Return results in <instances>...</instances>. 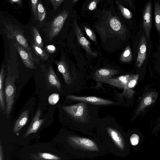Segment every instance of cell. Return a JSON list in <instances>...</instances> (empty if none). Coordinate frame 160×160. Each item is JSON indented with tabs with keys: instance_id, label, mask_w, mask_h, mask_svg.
I'll return each instance as SVG.
<instances>
[{
	"instance_id": "cell-28",
	"label": "cell",
	"mask_w": 160,
	"mask_h": 160,
	"mask_svg": "<svg viewBox=\"0 0 160 160\" xmlns=\"http://www.w3.org/2000/svg\"><path fill=\"white\" fill-rule=\"evenodd\" d=\"M39 2L38 0L31 1L33 14L35 20L38 19V7Z\"/></svg>"
},
{
	"instance_id": "cell-13",
	"label": "cell",
	"mask_w": 160,
	"mask_h": 160,
	"mask_svg": "<svg viewBox=\"0 0 160 160\" xmlns=\"http://www.w3.org/2000/svg\"><path fill=\"white\" fill-rule=\"evenodd\" d=\"M158 95V93L155 92H150L147 93L138 106L136 111V114H138L146 107L154 103L157 98Z\"/></svg>"
},
{
	"instance_id": "cell-7",
	"label": "cell",
	"mask_w": 160,
	"mask_h": 160,
	"mask_svg": "<svg viewBox=\"0 0 160 160\" xmlns=\"http://www.w3.org/2000/svg\"><path fill=\"white\" fill-rule=\"evenodd\" d=\"M73 27L75 35L79 43L88 54L94 56H97V52H93L92 51L90 47V42L83 36L76 20H74L73 22Z\"/></svg>"
},
{
	"instance_id": "cell-17",
	"label": "cell",
	"mask_w": 160,
	"mask_h": 160,
	"mask_svg": "<svg viewBox=\"0 0 160 160\" xmlns=\"http://www.w3.org/2000/svg\"><path fill=\"white\" fill-rule=\"evenodd\" d=\"M48 79L51 86L56 89L58 91L61 90L60 82L55 72L52 67L49 66L48 73Z\"/></svg>"
},
{
	"instance_id": "cell-26",
	"label": "cell",
	"mask_w": 160,
	"mask_h": 160,
	"mask_svg": "<svg viewBox=\"0 0 160 160\" xmlns=\"http://www.w3.org/2000/svg\"><path fill=\"white\" fill-rule=\"evenodd\" d=\"M38 155V158L41 160H59L60 159L58 156L48 153H40Z\"/></svg>"
},
{
	"instance_id": "cell-11",
	"label": "cell",
	"mask_w": 160,
	"mask_h": 160,
	"mask_svg": "<svg viewBox=\"0 0 160 160\" xmlns=\"http://www.w3.org/2000/svg\"><path fill=\"white\" fill-rule=\"evenodd\" d=\"M147 41L146 38L142 35L139 43V49L137 59V66L140 68L145 60L146 56Z\"/></svg>"
},
{
	"instance_id": "cell-23",
	"label": "cell",
	"mask_w": 160,
	"mask_h": 160,
	"mask_svg": "<svg viewBox=\"0 0 160 160\" xmlns=\"http://www.w3.org/2000/svg\"><path fill=\"white\" fill-rule=\"evenodd\" d=\"M120 60L123 62H128L132 59L131 50L129 46H128L121 54Z\"/></svg>"
},
{
	"instance_id": "cell-3",
	"label": "cell",
	"mask_w": 160,
	"mask_h": 160,
	"mask_svg": "<svg viewBox=\"0 0 160 160\" xmlns=\"http://www.w3.org/2000/svg\"><path fill=\"white\" fill-rule=\"evenodd\" d=\"M64 111L73 120L81 123L87 121L89 117L87 104L81 102L76 104L62 107Z\"/></svg>"
},
{
	"instance_id": "cell-18",
	"label": "cell",
	"mask_w": 160,
	"mask_h": 160,
	"mask_svg": "<svg viewBox=\"0 0 160 160\" xmlns=\"http://www.w3.org/2000/svg\"><path fill=\"white\" fill-rule=\"evenodd\" d=\"M5 66L3 64L1 66L0 74V108L1 111L4 112L6 108L3 93V82L4 78Z\"/></svg>"
},
{
	"instance_id": "cell-12",
	"label": "cell",
	"mask_w": 160,
	"mask_h": 160,
	"mask_svg": "<svg viewBox=\"0 0 160 160\" xmlns=\"http://www.w3.org/2000/svg\"><path fill=\"white\" fill-rule=\"evenodd\" d=\"M69 139L72 142L85 148L95 150L98 149L95 143L88 138L74 136L70 137Z\"/></svg>"
},
{
	"instance_id": "cell-22",
	"label": "cell",
	"mask_w": 160,
	"mask_h": 160,
	"mask_svg": "<svg viewBox=\"0 0 160 160\" xmlns=\"http://www.w3.org/2000/svg\"><path fill=\"white\" fill-rule=\"evenodd\" d=\"M138 74L136 75H131L130 76L126 87L124 89V92L129 91V89L133 88L137 82L138 78Z\"/></svg>"
},
{
	"instance_id": "cell-24",
	"label": "cell",
	"mask_w": 160,
	"mask_h": 160,
	"mask_svg": "<svg viewBox=\"0 0 160 160\" xmlns=\"http://www.w3.org/2000/svg\"><path fill=\"white\" fill-rule=\"evenodd\" d=\"M34 51L36 54L44 60H47L48 58V56L47 54L37 45L36 44L33 42L32 45Z\"/></svg>"
},
{
	"instance_id": "cell-4",
	"label": "cell",
	"mask_w": 160,
	"mask_h": 160,
	"mask_svg": "<svg viewBox=\"0 0 160 160\" xmlns=\"http://www.w3.org/2000/svg\"><path fill=\"white\" fill-rule=\"evenodd\" d=\"M68 14V12L63 10L53 18L49 27L48 38L51 41L61 30Z\"/></svg>"
},
{
	"instance_id": "cell-30",
	"label": "cell",
	"mask_w": 160,
	"mask_h": 160,
	"mask_svg": "<svg viewBox=\"0 0 160 160\" xmlns=\"http://www.w3.org/2000/svg\"><path fill=\"white\" fill-rule=\"evenodd\" d=\"M85 31L89 38L92 41L96 42V37L95 34L89 28L86 26L84 27Z\"/></svg>"
},
{
	"instance_id": "cell-6",
	"label": "cell",
	"mask_w": 160,
	"mask_h": 160,
	"mask_svg": "<svg viewBox=\"0 0 160 160\" xmlns=\"http://www.w3.org/2000/svg\"><path fill=\"white\" fill-rule=\"evenodd\" d=\"M68 99L72 100L81 101L97 105H109L114 104L111 101L94 96L81 97L74 95H68Z\"/></svg>"
},
{
	"instance_id": "cell-19",
	"label": "cell",
	"mask_w": 160,
	"mask_h": 160,
	"mask_svg": "<svg viewBox=\"0 0 160 160\" xmlns=\"http://www.w3.org/2000/svg\"><path fill=\"white\" fill-rule=\"evenodd\" d=\"M107 131L116 144L121 149L124 148L123 142L118 132L116 129L110 127L107 128Z\"/></svg>"
},
{
	"instance_id": "cell-29",
	"label": "cell",
	"mask_w": 160,
	"mask_h": 160,
	"mask_svg": "<svg viewBox=\"0 0 160 160\" xmlns=\"http://www.w3.org/2000/svg\"><path fill=\"white\" fill-rule=\"evenodd\" d=\"M59 95L58 93H53L50 95L48 98L49 103L52 105L56 104L59 99Z\"/></svg>"
},
{
	"instance_id": "cell-14",
	"label": "cell",
	"mask_w": 160,
	"mask_h": 160,
	"mask_svg": "<svg viewBox=\"0 0 160 160\" xmlns=\"http://www.w3.org/2000/svg\"><path fill=\"white\" fill-rule=\"evenodd\" d=\"M56 63L59 71L62 74L64 81L68 85L70 84L72 80L68 64L63 59L56 61Z\"/></svg>"
},
{
	"instance_id": "cell-5",
	"label": "cell",
	"mask_w": 160,
	"mask_h": 160,
	"mask_svg": "<svg viewBox=\"0 0 160 160\" xmlns=\"http://www.w3.org/2000/svg\"><path fill=\"white\" fill-rule=\"evenodd\" d=\"M13 44L25 66L30 69H35V64H37L38 62L32 55L30 51L26 49L15 42H13Z\"/></svg>"
},
{
	"instance_id": "cell-31",
	"label": "cell",
	"mask_w": 160,
	"mask_h": 160,
	"mask_svg": "<svg viewBox=\"0 0 160 160\" xmlns=\"http://www.w3.org/2000/svg\"><path fill=\"white\" fill-rule=\"evenodd\" d=\"M50 3L52 4L54 11L57 9L59 6L64 1V0H50Z\"/></svg>"
},
{
	"instance_id": "cell-8",
	"label": "cell",
	"mask_w": 160,
	"mask_h": 160,
	"mask_svg": "<svg viewBox=\"0 0 160 160\" xmlns=\"http://www.w3.org/2000/svg\"><path fill=\"white\" fill-rule=\"evenodd\" d=\"M152 24V2L149 0L146 4L143 14V26L147 39L149 38Z\"/></svg>"
},
{
	"instance_id": "cell-9",
	"label": "cell",
	"mask_w": 160,
	"mask_h": 160,
	"mask_svg": "<svg viewBox=\"0 0 160 160\" xmlns=\"http://www.w3.org/2000/svg\"><path fill=\"white\" fill-rule=\"evenodd\" d=\"M41 110L39 108L36 112L24 137L26 138L32 133H35L40 128L44 121L45 119H40Z\"/></svg>"
},
{
	"instance_id": "cell-1",
	"label": "cell",
	"mask_w": 160,
	"mask_h": 160,
	"mask_svg": "<svg viewBox=\"0 0 160 160\" xmlns=\"http://www.w3.org/2000/svg\"><path fill=\"white\" fill-rule=\"evenodd\" d=\"M7 76L5 80L4 95L6 103V115L8 118L11 112L16 94L15 82L19 78L18 66L9 61L6 66Z\"/></svg>"
},
{
	"instance_id": "cell-2",
	"label": "cell",
	"mask_w": 160,
	"mask_h": 160,
	"mask_svg": "<svg viewBox=\"0 0 160 160\" xmlns=\"http://www.w3.org/2000/svg\"><path fill=\"white\" fill-rule=\"evenodd\" d=\"M4 28L3 31L9 40H12L26 49L30 51L28 41L20 28L10 22H3Z\"/></svg>"
},
{
	"instance_id": "cell-36",
	"label": "cell",
	"mask_w": 160,
	"mask_h": 160,
	"mask_svg": "<svg viewBox=\"0 0 160 160\" xmlns=\"http://www.w3.org/2000/svg\"><path fill=\"white\" fill-rule=\"evenodd\" d=\"M0 160H4L3 148L1 141L0 143Z\"/></svg>"
},
{
	"instance_id": "cell-37",
	"label": "cell",
	"mask_w": 160,
	"mask_h": 160,
	"mask_svg": "<svg viewBox=\"0 0 160 160\" xmlns=\"http://www.w3.org/2000/svg\"><path fill=\"white\" fill-rule=\"evenodd\" d=\"M78 1V0H73V2H76Z\"/></svg>"
},
{
	"instance_id": "cell-33",
	"label": "cell",
	"mask_w": 160,
	"mask_h": 160,
	"mask_svg": "<svg viewBox=\"0 0 160 160\" xmlns=\"http://www.w3.org/2000/svg\"><path fill=\"white\" fill-rule=\"evenodd\" d=\"M46 48L49 53H54L56 50L55 47L53 45H49L46 46Z\"/></svg>"
},
{
	"instance_id": "cell-35",
	"label": "cell",
	"mask_w": 160,
	"mask_h": 160,
	"mask_svg": "<svg viewBox=\"0 0 160 160\" xmlns=\"http://www.w3.org/2000/svg\"><path fill=\"white\" fill-rule=\"evenodd\" d=\"M22 1H23L22 0H9L8 1L12 5H13L15 3L19 5H20L22 4Z\"/></svg>"
},
{
	"instance_id": "cell-21",
	"label": "cell",
	"mask_w": 160,
	"mask_h": 160,
	"mask_svg": "<svg viewBox=\"0 0 160 160\" xmlns=\"http://www.w3.org/2000/svg\"><path fill=\"white\" fill-rule=\"evenodd\" d=\"M33 42L39 47L42 48L43 43L40 34L37 29L34 27L32 28Z\"/></svg>"
},
{
	"instance_id": "cell-10",
	"label": "cell",
	"mask_w": 160,
	"mask_h": 160,
	"mask_svg": "<svg viewBox=\"0 0 160 160\" xmlns=\"http://www.w3.org/2000/svg\"><path fill=\"white\" fill-rule=\"evenodd\" d=\"M129 74L120 76L115 78H108L100 80L99 82L106 83L120 88L124 89L126 86Z\"/></svg>"
},
{
	"instance_id": "cell-27",
	"label": "cell",
	"mask_w": 160,
	"mask_h": 160,
	"mask_svg": "<svg viewBox=\"0 0 160 160\" xmlns=\"http://www.w3.org/2000/svg\"><path fill=\"white\" fill-rule=\"evenodd\" d=\"M117 4L122 13L125 18L127 19H130L132 18V14L128 9L124 7L118 2H117Z\"/></svg>"
},
{
	"instance_id": "cell-34",
	"label": "cell",
	"mask_w": 160,
	"mask_h": 160,
	"mask_svg": "<svg viewBox=\"0 0 160 160\" xmlns=\"http://www.w3.org/2000/svg\"><path fill=\"white\" fill-rule=\"evenodd\" d=\"M98 1L94 0L92 1L88 6V9L89 10L92 11L94 10L96 7Z\"/></svg>"
},
{
	"instance_id": "cell-32",
	"label": "cell",
	"mask_w": 160,
	"mask_h": 160,
	"mask_svg": "<svg viewBox=\"0 0 160 160\" xmlns=\"http://www.w3.org/2000/svg\"><path fill=\"white\" fill-rule=\"evenodd\" d=\"M139 138L136 134H132L130 138V141L131 144L133 146L137 145L138 143Z\"/></svg>"
},
{
	"instance_id": "cell-20",
	"label": "cell",
	"mask_w": 160,
	"mask_h": 160,
	"mask_svg": "<svg viewBox=\"0 0 160 160\" xmlns=\"http://www.w3.org/2000/svg\"><path fill=\"white\" fill-rule=\"evenodd\" d=\"M155 24L156 28L160 32V4L158 1H155L154 4Z\"/></svg>"
},
{
	"instance_id": "cell-25",
	"label": "cell",
	"mask_w": 160,
	"mask_h": 160,
	"mask_svg": "<svg viewBox=\"0 0 160 160\" xmlns=\"http://www.w3.org/2000/svg\"><path fill=\"white\" fill-rule=\"evenodd\" d=\"M38 19L39 22H41L45 18L46 11L42 4L40 1L38 2Z\"/></svg>"
},
{
	"instance_id": "cell-15",
	"label": "cell",
	"mask_w": 160,
	"mask_h": 160,
	"mask_svg": "<svg viewBox=\"0 0 160 160\" xmlns=\"http://www.w3.org/2000/svg\"><path fill=\"white\" fill-rule=\"evenodd\" d=\"M118 72V71L115 69L102 68L96 71L94 74V78L97 81L99 82L102 79L110 78Z\"/></svg>"
},
{
	"instance_id": "cell-38",
	"label": "cell",
	"mask_w": 160,
	"mask_h": 160,
	"mask_svg": "<svg viewBox=\"0 0 160 160\" xmlns=\"http://www.w3.org/2000/svg\"></svg>"
},
{
	"instance_id": "cell-16",
	"label": "cell",
	"mask_w": 160,
	"mask_h": 160,
	"mask_svg": "<svg viewBox=\"0 0 160 160\" xmlns=\"http://www.w3.org/2000/svg\"><path fill=\"white\" fill-rule=\"evenodd\" d=\"M29 110L27 109L24 111L16 121L13 128L14 133H18L28 122Z\"/></svg>"
}]
</instances>
